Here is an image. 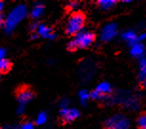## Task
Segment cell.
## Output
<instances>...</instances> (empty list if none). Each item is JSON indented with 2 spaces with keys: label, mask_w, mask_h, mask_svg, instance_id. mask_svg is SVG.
Here are the masks:
<instances>
[{
  "label": "cell",
  "mask_w": 146,
  "mask_h": 129,
  "mask_svg": "<svg viewBox=\"0 0 146 129\" xmlns=\"http://www.w3.org/2000/svg\"><path fill=\"white\" fill-rule=\"evenodd\" d=\"M78 6H79V3L76 1H72L68 4V7L70 8L71 10H76V8H78Z\"/></svg>",
  "instance_id": "cell-21"
},
{
  "label": "cell",
  "mask_w": 146,
  "mask_h": 129,
  "mask_svg": "<svg viewBox=\"0 0 146 129\" xmlns=\"http://www.w3.org/2000/svg\"><path fill=\"white\" fill-rule=\"evenodd\" d=\"M20 129H35V126H34V123L33 122H25L21 125Z\"/></svg>",
  "instance_id": "cell-20"
},
{
  "label": "cell",
  "mask_w": 146,
  "mask_h": 129,
  "mask_svg": "<svg viewBox=\"0 0 146 129\" xmlns=\"http://www.w3.org/2000/svg\"><path fill=\"white\" fill-rule=\"evenodd\" d=\"M23 110H24V105H19L18 108H17V113L21 114L22 112H23Z\"/></svg>",
  "instance_id": "cell-27"
},
{
  "label": "cell",
  "mask_w": 146,
  "mask_h": 129,
  "mask_svg": "<svg viewBox=\"0 0 146 129\" xmlns=\"http://www.w3.org/2000/svg\"><path fill=\"white\" fill-rule=\"evenodd\" d=\"M3 129H15V128H13V126H8V125H6V126H4Z\"/></svg>",
  "instance_id": "cell-30"
},
{
  "label": "cell",
  "mask_w": 146,
  "mask_h": 129,
  "mask_svg": "<svg viewBox=\"0 0 146 129\" xmlns=\"http://www.w3.org/2000/svg\"><path fill=\"white\" fill-rule=\"evenodd\" d=\"M123 2H124V3H129V2H131V1H130V0H124Z\"/></svg>",
  "instance_id": "cell-31"
},
{
  "label": "cell",
  "mask_w": 146,
  "mask_h": 129,
  "mask_svg": "<svg viewBox=\"0 0 146 129\" xmlns=\"http://www.w3.org/2000/svg\"><path fill=\"white\" fill-rule=\"evenodd\" d=\"M117 33V24L109 23L102 29L100 38H101V40L104 41V42H109V41H111L113 38H115Z\"/></svg>",
  "instance_id": "cell-5"
},
{
  "label": "cell",
  "mask_w": 146,
  "mask_h": 129,
  "mask_svg": "<svg viewBox=\"0 0 146 129\" xmlns=\"http://www.w3.org/2000/svg\"><path fill=\"white\" fill-rule=\"evenodd\" d=\"M11 63L9 60L7 59H2L0 60V73H4L10 70L11 68Z\"/></svg>",
  "instance_id": "cell-15"
},
{
  "label": "cell",
  "mask_w": 146,
  "mask_h": 129,
  "mask_svg": "<svg viewBox=\"0 0 146 129\" xmlns=\"http://www.w3.org/2000/svg\"><path fill=\"white\" fill-rule=\"evenodd\" d=\"M5 56H6V49L0 48V60L5 59Z\"/></svg>",
  "instance_id": "cell-23"
},
{
  "label": "cell",
  "mask_w": 146,
  "mask_h": 129,
  "mask_svg": "<svg viewBox=\"0 0 146 129\" xmlns=\"http://www.w3.org/2000/svg\"><path fill=\"white\" fill-rule=\"evenodd\" d=\"M95 41V34L93 32L83 31H79L78 33L75 35V38L72 40L74 46H75L76 49L80 48H89L90 46H92V44Z\"/></svg>",
  "instance_id": "cell-3"
},
{
  "label": "cell",
  "mask_w": 146,
  "mask_h": 129,
  "mask_svg": "<svg viewBox=\"0 0 146 129\" xmlns=\"http://www.w3.org/2000/svg\"><path fill=\"white\" fill-rule=\"evenodd\" d=\"M139 78L141 82H144L146 79V60L144 57L139 58Z\"/></svg>",
  "instance_id": "cell-11"
},
{
  "label": "cell",
  "mask_w": 146,
  "mask_h": 129,
  "mask_svg": "<svg viewBox=\"0 0 146 129\" xmlns=\"http://www.w3.org/2000/svg\"><path fill=\"white\" fill-rule=\"evenodd\" d=\"M122 38L127 42L131 46L137 43V35L135 31H126L122 33Z\"/></svg>",
  "instance_id": "cell-10"
},
{
  "label": "cell",
  "mask_w": 146,
  "mask_h": 129,
  "mask_svg": "<svg viewBox=\"0 0 146 129\" xmlns=\"http://www.w3.org/2000/svg\"><path fill=\"white\" fill-rule=\"evenodd\" d=\"M79 111L76 108H62L60 110V116L66 122H73L79 117Z\"/></svg>",
  "instance_id": "cell-6"
},
{
  "label": "cell",
  "mask_w": 146,
  "mask_h": 129,
  "mask_svg": "<svg viewBox=\"0 0 146 129\" xmlns=\"http://www.w3.org/2000/svg\"><path fill=\"white\" fill-rule=\"evenodd\" d=\"M4 9V2L3 1H0V12L3 10Z\"/></svg>",
  "instance_id": "cell-28"
},
{
  "label": "cell",
  "mask_w": 146,
  "mask_h": 129,
  "mask_svg": "<svg viewBox=\"0 0 146 129\" xmlns=\"http://www.w3.org/2000/svg\"><path fill=\"white\" fill-rule=\"evenodd\" d=\"M78 97H79V99H80L81 103L84 105V103L88 101V99L91 98L90 97V92L86 89H82L78 93Z\"/></svg>",
  "instance_id": "cell-16"
},
{
  "label": "cell",
  "mask_w": 146,
  "mask_h": 129,
  "mask_svg": "<svg viewBox=\"0 0 146 129\" xmlns=\"http://www.w3.org/2000/svg\"><path fill=\"white\" fill-rule=\"evenodd\" d=\"M34 97H35L34 92L28 88H22L17 94V100L20 105H25L27 103L32 101Z\"/></svg>",
  "instance_id": "cell-7"
},
{
  "label": "cell",
  "mask_w": 146,
  "mask_h": 129,
  "mask_svg": "<svg viewBox=\"0 0 146 129\" xmlns=\"http://www.w3.org/2000/svg\"><path fill=\"white\" fill-rule=\"evenodd\" d=\"M98 4L101 10H109L117 4V1H115V0H100V1H98Z\"/></svg>",
  "instance_id": "cell-12"
},
{
  "label": "cell",
  "mask_w": 146,
  "mask_h": 129,
  "mask_svg": "<svg viewBox=\"0 0 146 129\" xmlns=\"http://www.w3.org/2000/svg\"><path fill=\"white\" fill-rule=\"evenodd\" d=\"M4 22H5V19L3 17V15L0 13V28H1L2 26H4Z\"/></svg>",
  "instance_id": "cell-26"
},
{
  "label": "cell",
  "mask_w": 146,
  "mask_h": 129,
  "mask_svg": "<svg viewBox=\"0 0 146 129\" xmlns=\"http://www.w3.org/2000/svg\"><path fill=\"white\" fill-rule=\"evenodd\" d=\"M37 26H38V24L37 23H33L32 25H30V29H32V31H35V29H37Z\"/></svg>",
  "instance_id": "cell-24"
},
{
  "label": "cell",
  "mask_w": 146,
  "mask_h": 129,
  "mask_svg": "<svg viewBox=\"0 0 146 129\" xmlns=\"http://www.w3.org/2000/svg\"><path fill=\"white\" fill-rule=\"evenodd\" d=\"M96 90L103 95L108 94V93L112 91V86L109 83H107V82H102V83H100V84H98Z\"/></svg>",
  "instance_id": "cell-13"
},
{
  "label": "cell",
  "mask_w": 146,
  "mask_h": 129,
  "mask_svg": "<svg viewBox=\"0 0 146 129\" xmlns=\"http://www.w3.org/2000/svg\"><path fill=\"white\" fill-rule=\"evenodd\" d=\"M105 127L107 129H129L130 120L124 115L117 114L106 120Z\"/></svg>",
  "instance_id": "cell-4"
},
{
  "label": "cell",
  "mask_w": 146,
  "mask_h": 129,
  "mask_svg": "<svg viewBox=\"0 0 146 129\" xmlns=\"http://www.w3.org/2000/svg\"><path fill=\"white\" fill-rule=\"evenodd\" d=\"M47 122V114L45 112H41L38 114L37 119H36V123L38 125H42Z\"/></svg>",
  "instance_id": "cell-18"
},
{
  "label": "cell",
  "mask_w": 146,
  "mask_h": 129,
  "mask_svg": "<svg viewBox=\"0 0 146 129\" xmlns=\"http://www.w3.org/2000/svg\"><path fill=\"white\" fill-rule=\"evenodd\" d=\"M85 24V16L81 12H75L70 16L66 24V32L70 35H76L82 31Z\"/></svg>",
  "instance_id": "cell-2"
},
{
  "label": "cell",
  "mask_w": 146,
  "mask_h": 129,
  "mask_svg": "<svg viewBox=\"0 0 146 129\" xmlns=\"http://www.w3.org/2000/svg\"><path fill=\"white\" fill-rule=\"evenodd\" d=\"M90 97H92L93 99H95V100H102L104 98V95L95 90V91H93L92 93H90Z\"/></svg>",
  "instance_id": "cell-19"
},
{
  "label": "cell",
  "mask_w": 146,
  "mask_h": 129,
  "mask_svg": "<svg viewBox=\"0 0 146 129\" xmlns=\"http://www.w3.org/2000/svg\"><path fill=\"white\" fill-rule=\"evenodd\" d=\"M37 35L38 36H41L43 38H46V39H49V40H54L56 38V35L53 33L52 29L47 27L46 25H43V24H38L37 26Z\"/></svg>",
  "instance_id": "cell-8"
},
{
  "label": "cell",
  "mask_w": 146,
  "mask_h": 129,
  "mask_svg": "<svg viewBox=\"0 0 146 129\" xmlns=\"http://www.w3.org/2000/svg\"><path fill=\"white\" fill-rule=\"evenodd\" d=\"M137 124L140 129H146V116L145 115H141L137 118Z\"/></svg>",
  "instance_id": "cell-17"
},
{
  "label": "cell",
  "mask_w": 146,
  "mask_h": 129,
  "mask_svg": "<svg viewBox=\"0 0 146 129\" xmlns=\"http://www.w3.org/2000/svg\"><path fill=\"white\" fill-rule=\"evenodd\" d=\"M28 9L25 5H18L15 8L11 10V12L8 14L6 20L4 22V29L6 33H12L15 27L20 23L21 20L27 16Z\"/></svg>",
  "instance_id": "cell-1"
},
{
  "label": "cell",
  "mask_w": 146,
  "mask_h": 129,
  "mask_svg": "<svg viewBox=\"0 0 146 129\" xmlns=\"http://www.w3.org/2000/svg\"><path fill=\"white\" fill-rule=\"evenodd\" d=\"M68 103H69L68 99H62V100L60 101V107H61V109L62 108H67Z\"/></svg>",
  "instance_id": "cell-22"
},
{
  "label": "cell",
  "mask_w": 146,
  "mask_h": 129,
  "mask_svg": "<svg viewBox=\"0 0 146 129\" xmlns=\"http://www.w3.org/2000/svg\"><path fill=\"white\" fill-rule=\"evenodd\" d=\"M38 37H39V36H38L37 34H33V35H32V39H33V40H35V39H37Z\"/></svg>",
  "instance_id": "cell-29"
},
{
  "label": "cell",
  "mask_w": 146,
  "mask_h": 129,
  "mask_svg": "<svg viewBox=\"0 0 146 129\" xmlns=\"http://www.w3.org/2000/svg\"><path fill=\"white\" fill-rule=\"evenodd\" d=\"M44 12V7L42 5H35L31 12V17L33 19H38L41 17Z\"/></svg>",
  "instance_id": "cell-14"
},
{
  "label": "cell",
  "mask_w": 146,
  "mask_h": 129,
  "mask_svg": "<svg viewBox=\"0 0 146 129\" xmlns=\"http://www.w3.org/2000/svg\"><path fill=\"white\" fill-rule=\"evenodd\" d=\"M130 53L132 56L137 57V58L143 57V53H144V46H143L141 43H136L135 45L131 46Z\"/></svg>",
  "instance_id": "cell-9"
},
{
  "label": "cell",
  "mask_w": 146,
  "mask_h": 129,
  "mask_svg": "<svg viewBox=\"0 0 146 129\" xmlns=\"http://www.w3.org/2000/svg\"><path fill=\"white\" fill-rule=\"evenodd\" d=\"M145 38H146V34L141 33L140 35L137 36V41H143V40H145Z\"/></svg>",
  "instance_id": "cell-25"
}]
</instances>
